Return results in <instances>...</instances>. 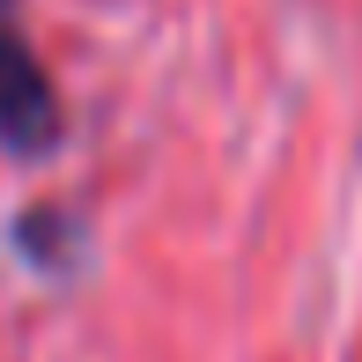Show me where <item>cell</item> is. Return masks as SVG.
<instances>
[{"instance_id":"cell-2","label":"cell","mask_w":362,"mask_h":362,"mask_svg":"<svg viewBox=\"0 0 362 362\" xmlns=\"http://www.w3.org/2000/svg\"><path fill=\"white\" fill-rule=\"evenodd\" d=\"M0 8H8V0H0Z\"/></svg>"},{"instance_id":"cell-1","label":"cell","mask_w":362,"mask_h":362,"mask_svg":"<svg viewBox=\"0 0 362 362\" xmlns=\"http://www.w3.org/2000/svg\"><path fill=\"white\" fill-rule=\"evenodd\" d=\"M59 141H67V119H59L52 74L37 67L23 30L0 23V148H8L15 163H45Z\"/></svg>"}]
</instances>
